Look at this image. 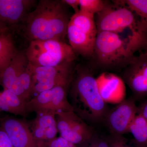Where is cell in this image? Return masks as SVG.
Masks as SVG:
<instances>
[{"label": "cell", "instance_id": "6da1fadb", "mask_svg": "<svg viewBox=\"0 0 147 147\" xmlns=\"http://www.w3.org/2000/svg\"><path fill=\"white\" fill-rule=\"evenodd\" d=\"M70 18L62 1L40 0L24 19L26 34L31 41L55 40L65 42Z\"/></svg>", "mask_w": 147, "mask_h": 147}, {"label": "cell", "instance_id": "7a4b0ae2", "mask_svg": "<svg viewBox=\"0 0 147 147\" xmlns=\"http://www.w3.org/2000/svg\"><path fill=\"white\" fill-rule=\"evenodd\" d=\"M71 85V104L74 111L88 123L103 122L109 109L100 96L92 70L85 67H77Z\"/></svg>", "mask_w": 147, "mask_h": 147}, {"label": "cell", "instance_id": "3957f363", "mask_svg": "<svg viewBox=\"0 0 147 147\" xmlns=\"http://www.w3.org/2000/svg\"><path fill=\"white\" fill-rule=\"evenodd\" d=\"M134 53L117 34L97 32L93 57L98 65L105 69H123L134 57Z\"/></svg>", "mask_w": 147, "mask_h": 147}, {"label": "cell", "instance_id": "277c9868", "mask_svg": "<svg viewBox=\"0 0 147 147\" xmlns=\"http://www.w3.org/2000/svg\"><path fill=\"white\" fill-rule=\"evenodd\" d=\"M114 2L116 5L106 2L103 9L95 15L97 32H110L124 37L147 28L129 8Z\"/></svg>", "mask_w": 147, "mask_h": 147}, {"label": "cell", "instance_id": "5b68a950", "mask_svg": "<svg viewBox=\"0 0 147 147\" xmlns=\"http://www.w3.org/2000/svg\"><path fill=\"white\" fill-rule=\"evenodd\" d=\"M29 63L35 67H54L73 62L75 53L65 42L55 40L31 41L26 53Z\"/></svg>", "mask_w": 147, "mask_h": 147}, {"label": "cell", "instance_id": "8992f818", "mask_svg": "<svg viewBox=\"0 0 147 147\" xmlns=\"http://www.w3.org/2000/svg\"><path fill=\"white\" fill-rule=\"evenodd\" d=\"M72 63H64L54 67H35L29 63L32 72L30 98L54 87L71 84L74 77Z\"/></svg>", "mask_w": 147, "mask_h": 147}, {"label": "cell", "instance_id": "52a82bcc", "mask_svg": "<svg viewBox=\"0 0 147 147\" xmlns=\"http://www.w3.org/2000/svg\"><path fill=\"white\" fill-rule=\"evenodd\" d=\"M56 118L61 137L73 144L89 143L95 134L92 127L74 111L57 112Z\"/></svg>", "mask_w": 147, "mask_h": 147}, {"label": "cell", "instance_id": "ba28073f", "mask_svg": "<svg viewBox=\"0 0 147 147\" xmlns=\"http://www.w3.org/2000/svg\"><path fill=\"white\" fill-rule=\"evenodd\" d=\"M71 84H63L40 93L28 100L26 104L27 113L41 110L54 112L74 111L67 99V92Z\"/></svg>", "mask_w": 147, "mask_h": 147}, {"label": "cell", "instance_id": "9c48e42d", "mask_svg": "<svg viewBox=\"0 0 147 147\" xmlns=\"http://www.w3.org/2000/svg\"><path fill=\"white\" fill-rule=\"evenodd\" d=\"M132 92L134 100L147 97V52L134 56L123 69L121 77Z\"/></svg>", "mask_w": 147, "mask_h": 147}, {"label": "cell", "instance_id": "30bf717a", "mask_svg": "<svg viewBox=\"0 0 147 147\" xmlns=\"http://www.w3.org/2000/svg\"><path fill=\"white\" fill-rule=\"evenodd\" d=\"M137 113L135 100L133 97H129L109 109L103 122L109 129L110 135L122 136L128 132L129 125Z\"/></svg>", "mask_w": 147, "mask_h": 147}, {"label": "cell", "instance_id": "8fae6325", "mask_svg": "<svg viewBox=\"0 0 147 147\" xmlns=\"http://www.w3.org/2000/svg\"><path fill=\"white\" fill-rule=\"evenodd\" d=\"M28 61L26 53L17 51L8 66L0 74V85L28 101L29 97L21 85L22 77L27 68Z\"/></svg>", "mask_w": 147, "mask_h": 147}, {"label": "cell", "instance_id": "7c38bea8", "mask_svg": "<svg viewBox=\"0 0 147 147\" xmlns=\"http://www.w3.org/2000/svg\"><path fill=\"white\" fill-rule=\"evenodd\" d=\"M29 126L38 147H46L49 142L57 137L58 133L56 112L41 110Z\"/></svg>", "mask_w": 147, "mask_h": 147}, {"label": "cell", "instance_id": "4fadbf2b", "mask_svg": "<svg viewBox=\"0 0 147 147\" xmlns=\"http://www.w3.org/2000/svg\"><path fill=\"white\" fill-rule=\"evenodd\" d=\"M3 129L14 147H38L26 121L6 116L0 119Z\"/></svg>", "mask_w": 147, "mask_h": 147}, {"label": "cell", "instance_id": "5bb4252c", "mask_svg": "<svg viewBox=\"0 0 147 147\" xmlns=\"http://www.w3.org/2000/svg\"><path fill=\"white\" fill-rule=\"evenodd\" d=\"M96 81L100 96L105 103L118 104L125 99V83L121 77L104 72L96 78Z\"/></svg>", "mask_w": 147, "mask_h": 147}, {"label": "cell", "instance_id": "9a60e30c", "mask_svg": "<svg viewBox=\"0 0 147 147\" xmlns=\"http://www.w3.org/2000/svg\"><path fill=\"white\" fill-rule=\"evenodd\" d=\"M34 0H0V26L9 28L26 18Z\"/></svg>", "mask_w": 147, "mask_h": 147}, {"label": "cell", "instance_id": "2e32d148", "mask_svg": "<svg viewBox=\"0 0 147 147\" xmlns=\"http://www.w3.org/2000/svg\"><path fill=\"white\" fill-rule=\"evenodd\" d=\"M67 37L74 53L85 57H93L95 40L92 37L79 30L69 22L67 30Z\"/></svg>", "mask_w": 147, "mask_h": 147}, {"label": "cell", "instance_id": "e0dca14e", "mask_svg": "<svg viewBox=\"0 0 147 147\" xmlns=\"http://www.w3.org/2000/svg\"><path fill=\"white\" fill-rule=\"evenodd\" d=\"M0 91V112L26 117L27 101L6 89Z\"/></svg>", "mask_w": 147, "mask_h": 147}, {"label": "cell", "instance_id": "ac0fdd59", "mask_svg": "<svg viewBox=\"0 0 147 147\" xmlns=\"http://www.w3.org/2000/svg\"><path fill=\"white\" fill-rule=\"evenodd\" d=\"M17 51L9 30L0 35V74L9 65Z\"/></svg>", "mask_w": 147, "mask_h": 147}, {"label": "cell", "instance_id": "d6986e66", "mask_svg": "<svg viewBox=\"0 0 147 147\" xmlns=\"http://www.w3.org/2000/svg\"><path fill=\"white\" fill-rule=\"evenodd\" d=\"M69 22L90 36L96 37L97 30L94 15L79 11L71 16Z\"/></svg>", "mask_w": 147, "mask_h": 147}, {"label": "cell", "instance_id": "ffe728a7", "mask_svg": "<svg viewBox=\"0 0 147 147\" xmlns=\"http://www.w3.org/2000/svg\"><path fill=\"white\" fill-rule=\"evenodd\" d=\"M128 132L131 133L138 147H147V121L137 114L131 122Z\"/></svg>", "mask_w": 147, "mask_h": 147}, {"label": "cell", "instance_id": "44dd1931", "mask_svg": "<svg viewBox=\"0 0 147 147\" xmlns=\"http://www.w3.org/2000/svg\"><path fill=\"white\" fill-rule=\"evenodd\" d=\"M115 2L128 7L147 26V0H122Z\"/></svg>", "mask_w": 147, "mask_h": 147}, {"label": "cell", "instance_id": "7402d4cb", "mask_svg": "<svg viewBox=\"0 0 147 147\" xmlns=\"http://www.w3.org/2000/svg\"><path fill=\"white\" fill-rule=\"evenodd\" d=\"M106 2L101 0H79L80 11L95 16L103 9Z\"/></svg>", "mask_w": 147, "mask_h": 147}, {"label": "cell", "instance_id": "603a6c76", "mask_svg": "<svg viewBox=\"0 0 147 147\" xmlns=\"http://www.w3.org/2000/svg\"><path fill=\"white\" fill-rule=\"evenodd\" d=\"M90 144L88 147H110L108 139H100L94 135L90 141Z\"/></svg>", "mask_w": 147, "mask_h": 147}, {"label": "cell", "instance_id": "cb8c5ba5", "mask_svg": "<svg viewBox=\"0 0 147 147\" xmlns=\"http://www.w3.org/2000/svg\"><path fill=\"white\" fill-rule=\"evenodd\" d=\"M108 139L110 142V147H131L125 145L122 136H114L110 135Z\"/></svg>", "mask_w": 147, "mask_h": 147}, {"label": "cell", "instance_id": "d4e9b609", "mask_svg": "<svg viewBox=\"0 0 147 147\" xmlns=\"http://www.w3.org/2000/svg\"><path fill=\"white\" fill-rule=\"evenodd\" d=\"M0 147H14L4 130L0 126Z\"/></svg>", "mask_w": 147, "mask_h": 147}, {"label": "cell", "instance_id": "484cf974", "mask_svg": "<svg viewBox=\"0 0 147 147\" xmlns=\"http://www.w3.org/2000/svg\"><path fill=\"white\" fill-rule=\"evenodd\" d=\"M62 1L73 9L74 13H77L80 11L79 0H63Z\"/></svg>", "mask_w": 147, "mask_h": 147}, {"label": "cell", "instance_id": "4316f807", "mask_svg": "<svg viewBox=\"0 0 147 147\" xmlns=\"http://www.w3.org/2000/svg\"><path fill=\"white\" fill-rule=\"evenodd\" d=\"M137 114L141 115L147 121V98L137 107Z\"/></svg>", "mask_w": 147, "mask_h": 147}, {"label": "cell", "instance_id": "83f0119b", "mask_svg": "<svg viewBox=\"0 0 147 147\" xmlns=\"http://www.w3.org/2000/svg\"><path fill=\"white\" fill-rule=\"evenodd\" d=\"M9 30V28H7L5 27L0 26V35L2 34L3 33L8 30Z\"/></svg>", "mask_w": 147, "mask_h": 147}, {"label": "cell", "instance_id": "f1b7e54d", "mask_svg": "<svg viewBox=\"0 0 147 147\" xmlns=\"http://www.w3.org/2000/svg\"><path fill=\"white\" fill-rule=\"evenodd\" d=\"M67 147H76V145L73 144H71V145H69V146Z\"/></svg>", "mask_w": 147, "mask_h": 147}, {"label": "cell", "instance_id": "f546056e", "mask_svg": "<svg viewBox=\"0 0 147 147\" xmlns=\"http://www.w3.org/2000/svg\"><path fill=\"white\" fill-rule=\"evenodd\" d=\"M145 51H146L147 52V41L146 43V46H145L144 49Z\"/></svg>", "mask_w": 147, "mask_h": 147}]
</instances>
